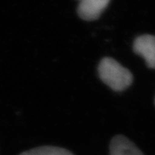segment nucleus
<instances>
[{"mask_svg": "<svg viewBox=\"0 0 155 155\" xmlns=\"http://www.w3.org/2000/svg\"><path fill=\"white\" fill-rule=\"evenodd\" d=\"M97 71L101 80L114 91L126 90L133 82L131 71L112 58L102 59Z\"/></svg>", "mask_w": 155, "mask_h": 155, "instance_id": "obj_1", "label": "nucleus"}, {"mask_svg": "<svg viewBox=\"0 0 155 155\" xmlns=\"http://www.w3.org/2000/svg\"><path fill=\"white\" fill-rule=\"evenodd\" d=\"M133 50L144 59L148 68L155 69V36L145 34L138 37L133 44Z\"/></svg>", "mask_w": 155, "mask_h": 155, "instance_id": "obj_2", "label": "nucleus"}, {"mask_svg": "<svg viewBox=\"0 0 155 155\" xmlns=\"http://www.w3.org/2000/svg\"><path fill=\"white\" fill-rule=\"evenodd\" d=\"M110 0H80L78 15L85 21H94L100 18Z\"/></svg>", "mask_w": 155, "mask_h": 155, "instance_id": "obj_3", "label": "nucleus"}, {"mask_svg": "<svg viewBox=\"0 0 155 155\" xmlns=\"http://www.w3.org/2000/svg\"><path fill=\"white\" fill-rule=\"evenodd\" d=\"M110 155H144L143 152L124 135L113 137L109 146Z\"/></svg>", "mask_w": 155, "mask_h": 155, "instance_id": "obj_4", "label": "nucleus"}, {"mask_svg": "<svg viewBox=\"0 0 155 155\" xmlns=\"http://www.w3.org/2000/svg\"><path fill=\"white\" fill-rule=\"evenodd\" d=\"M19 155H74L71 151L61 147L43 146L24 151Z\"/></svg>", "mask_w": 155, "mask_h": 155, "instance_id": "obj_5", "label": "nucleus"}, {"mask_svg": "<svg viewBox=\"0 0 155 155\" xmlns=\"http://www.w3.org/2000/svg\"><path fill=\"white\" fill-rule=\"evenodd\" d=\"M154 104H155V99H154Z\"/></svg>", "mask_w": 155, "mask_h": 155, "instance_id": "obj_6", "label": "nucleus"}, {"mask_svg": "<svg viewBox=\"0 0 155 155\" xmlns=\"http://www.w3.org/2000/svg\"><path fill=\"white\" fill-rule=\"evenodd\" d=\"M79 1H80V0H79Z\"/></svg>", "mask_w": 155, "mask_h": 155, "instance_id": "obj_7", "label": "nucleus"}]
</instances>
